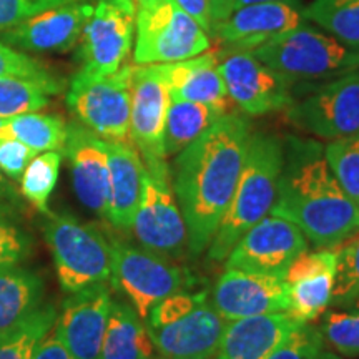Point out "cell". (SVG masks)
I'll use <instances>...</instances> for the list:
<instances>
[{
	"mask_svg": "<svg viewBox=\"0 0 359 359\" xmlns=\"http://www.w3.org/2000/svg\"><path fill=\"white\" fill-rule=\"evenodd\" d=\"M135 32L133 60L137 65L172 64L198 57L212 48L210 34L173 0L138 6Z\"/></svg>",
	"mask_w": 359,
	"mask_h": 359,
	"instance_id": "obj_8",
	"label": "cell"
},
{
	"mask_svg": "<svg viewBox=\"0 0 359 359\" xmlns=\"http://www.w3.org/2000/svg\"><path fill=\"white\" fill-rule=\"evenodd\" d=\"M135 29V0H97L80 37L82 70L97 77L115 74L132 52Z\"/></svg>",
	"mask_w": 359,
	"mask_h": 359,
	"instance_id": "obj_10",
	"label": "cell"
},
{
	"mask_svg": "<svg viewBox=\"0 0 359 359\" xmlns=\"http://www.w3.org/2000/svg\"><path fill=\"white\" fill-rule=\"evenodd\" d=\"M8 137L15 138L37 154L64 151L67 140V123L58 115H45L30 111L7 118Z\"/></svg>",
	"mask_w": 359,
	"mask_h": 359,
	"instance_id": "obj_27",
	"label": "cell"
},
{
	"mask_svg": "<svg viewBox=\"0 0 359 359\" xmlns=\"http://www.w3.org/2000/svg\"><path fill=\"white\" fill-rule=\"evenodd\" d=\"M353 306H354V308H356V309H359V298L356 299V302H354V304H353Z\"/></svg>",
	"mask_w": 359,
	"mask_h": 359,
	"instance_id": "obj_52",
	"label": "cell"
},
{
	"mask_svg": "<svg viewBox=\"0 0 359 359\" xmlns=\"http://www.w3.org/2000/svg\"><path fill=\"white\" fill-rule=\"evenodd\" d=\"M110 280L143 321L156 303L188 286L185 271L177 263L122 241H111Z\"/></svg>",
	"mask_w": 359,
	"mask_h": 359,
	"instance_id": "obj_9",
	"label": "cell"
},
{
	"mask_svg": "<svg viewBox=\"0 0 359 359\" xmlns=\"http://www.w3.org/2000/svg\"><path fill=\"white\" fill-rule=\"evenodd\" d=\"M302 12L339 42L359 48V0H313Z\"/></svg>",
	"mask_w": 359,
	"mask_h": 359,
	"instance_id": "obj_29",
	"label": "cell"
},
{
	"mask_svg": "<svg viewBox=\"0 0 359 359\" xmlns=\"http://www.w3.org/2000/svg\"><path fill=\"white\" fill-rule=\"evenodd\" d=\"M133 65L97 77L80 70L70 82L67 105L83 127L109 142L130 140Z\"/></svg>",
	"mask_w": 359,
	"mask_h": 359,
	"instance_id": "obj_7",
	"label": "cell"
},
{
	"mask_svg": "<svg viewBox=\"0 0 359 359\" xmlns=\"http://www.w3.org/2000/svg\"><path fill=\"white\" fill-rule=\"evenodd\" d=\"M32 359H74L64 341L58 338L55 326L48 331L47 334L40 339V343L35 346Z\"/></svg>",
	"mask_w": 359,
	"mask_h": 359,
	"instance_id": "obj_43",
	"label": "cell"
},
{
	"mask_svg": "<svg viewBox=\"0 0 359 359\" xmlns=\"http://www.w3.org/2000/svg\"><path fill=\"white\" fill-rule=\"evenodd\" d=\"M303 12L296 4L258 2L241 6L213 27V37L233 45L238 52H250L283 32L303 24Z\"/></svg>",
	"mask_w": 359,
	"mask_h": 359,
	"instance_id": "obj_20",
	"label": "cell"
},
{
	"mask_svg": "<svg viewBox=\"0 0 359 359\" xmlns=\"http://www.w3.org/2000/svg\"><path fill=\"white\" fill-rule=\"evenodd\" d=\"M285 165V148L273 135L251 133L226 213L208 245V258L224 262L251 226L263 219L275 203L278 182Z\"/></svg>",
	"mask_w": 359,
	"mask_h": 359,
	"instance_id": "obj_3",
	"label": "cell"
},
{
	"mask_svg": "<svg viewBox=\"0 0 359 359\" xmlns=\"http://www.w3.org/2000/svg\"><path fill=\"white\" fill-rule=\"evenodd\" d=\"M2 137H8L7 133V120L6 118H0V138Z\"/></svg>",
	"mask_w": 359,
	"mask_h": 359,
	"instance_id": "obj_49",
	"label": "cell"
},
{
	"mask_svg": "<svg viewBox=\"0 0 359 359\" xmlns=\"http://www.w3.org/2000/svg\"><path fill=\"white\" fill-rule=\"evenodd\" d=\"M306 250V236L296 224L275 215H266L233 246L224 259V268L285 276L293 259Z\"/></svg>",
	"mask_w": 359,
	"mask_h": 359,
	"instance_id": "obj_12",
	"label": "cell"
},
{
	"mask_svg": "<svg viewBox=\"0 0 359 359\" xmlns=\"http://www.w3.org/2000/svg\"><path fill=\"white\" fill-rule=\"evenodd\" d=\"M8 188H11V185H8L6 175H4L2 170H0V191H6V190H8Z\"/></svg>",
	"mask_w": 359,
	"mask_h": 359,
	"instance_id": "obj_48",
	"label": "cell"
},
{
	"mask_svg": "<svg viewBox=\"0 0 359 359\" xmlns=\"http://www.w3.org/2000/svg\"><path fill=\"white\" fill-rule=\"evenodd\" d=\"M107 150H109L110 167L109 219L107 222H110L118 230L130 231L135 213L140 205L145 163L133 143L107 140Z\"/></svg>",
	"mask_w": 359,
	"mask_h": 359,
	"instance_id": "obj_23",
	"label": "cell"
},
{
	"mask_svg": "<svg viewBox=\"0 0 359 359\" xmlns=\"http://www.w3.org/2000/svg\"><path fill=\"white\" fill-rule=\"evenodd\" d=\"M258 2H286V4H296L299 0H235V8L241 6H248V4H258Z\"/></svg>",
	"mask_w": 359,
	"mask_h": 359,
	"instance_id": "obj_46",
	"label": "cell"
},
{
	"mask_svg": "<svg viewBox=\"0 0 359 359\" xmlns=\"http://www.w3.org/2000/svg\"><path fill=\"white\" fill-rule=\"evenodd\" d=\"M60 90V80L0 77V118L42 110L48 105V97Z\"/></svg>",
	"mask_w": 359,
	"mask_h": 359,
	"instance_id": "obj_28",
	"label": "cell"
},
{
	"mask_svg": "<svg viewBox=\"0 0 359 359\" xmlns=\"http://www.w3.org/2000/svg\"><path fill=\"white\" fill-rule=\"evenodd\" d=\"M250 122L224 114L175 160L172 185L187 223L188 250L208 248L226 213L248 148Z\"/></svg>",
	"mask_w": 359,
	"mask_h": 359,
	"instance_id": "obj_1",
	"label": "cell"
},
{
	"mask_svg": "<svg viewBox=\"0 0 359 359\" xmlns=\"http://www.w3.org/2000/svg\"><path fill=\"white\" fill-rule=\"evenodd\" d=\"M62 151H43L30 160L20 178V191L40 213H48V198L55 190Z\"/></svg>",
	"mask_w": 359,
	"mask_h": 359,
	"instance_id": "obj_30",
	"label": "cell"
},
{
	"mask_svg": "<svg viewBox=\"0 0 359 359\" xmlns=\"http://www.w3.org/2000/svg\"><path fill=\"white\" fill-rule=\"evenodd\" d=\"M316 359H343V358H339L338 354H336V353L325 351V349H323V351L320 353V356H318Z\"/></svg>",
	"mask_w": 359,
	"mask_h": 359,
	"instance_id": "obj_47",
	"label": "cell"
},
{
	"mask_svg": "<svg viewBox=\"0 0 359 359\" xmlns=\"http://www.w3.org/2000/svg\"><path fill=\"white\" fill-rule=\"evenodd\" d=\"M325 348L320 327L303 323L273 349L266 359H316Z\"/></svg>",
	"mask_w": 359,
	"mask_h": 359,
	"instance_id": "obj_36",
	"label": "cell"
},
{
	"mask_svg": "<svg viewBox=\"0 0 359 359\" xmlns=\"http://www.w3.org/2000/svg\"><path fill=\"white\" fill-rule=\"evenodd\" d=\"M206 299L205 291L200 293H188V291H178L167 296L165 299H161L160 303H156L151 311L148 313L145 325L147 327H160L168 323L177 321L182 316H185L191 311L193 308H196L201 302Z\"/></svg>",
	"mask_w": 359,
	"mask_h": 359,
	"instance_id": "obj_37",
	"label": "cell"
},
{
	"mask_svg": "<svg viewBox=\"0 0 359 359\" xmlns=\"http://www.w3.org/2000/svg\"><path fill=\"white\" fill-rule=\"evenodd\" d=\"M43 235L67 293L110 280L111 243L93 224L79 222L72 215L48 212Z\"/></svg>",
	"mask_w": 359,
	"mask_h": 359,
	"instance_id": "obj_5",
	"label": "cell"
},
{
	"mask_svg": "<svg viewBox=\"0 0 359 359\" xmlns=\"http://www.w3.org/2000/svg\"><path fill=\"white\" fill-rule=\"evenodd\" d=\"M32 241L11 218L0 213V269L17 266L29 255Z\"/></svg>",
	"mask_w": 359,
	"mask_h": 359,
	"instance_id": "obj_39",
	"label": "cell"
},
{
	"mask_svg": "<svg viewBox=\"0 0 359 359\" xmlns=\"http://www.w3.org/2000/svg\"><path fill=\"white\" fill-rule=\"evenodd\" d=\"M318 327L325 344L336 353L348 358L359 356V309L327 311Z\"/></svg>",
	"mask_w": 359,
	"mask_h": 359,
	"instance_id": "obj_35",
	"label": "cell"
},
{
	"mask_svg": "<svg viewBox=\"0 0 359 359\" xmlns=\"http://www.w3.org/2000/svg\"><path fill=\"white\" fill-rule=\"evenodd\" d=\"M170 102L167 82L158 65L133 67L130 140L145 165L167 158L163 138Z\"/></svg>",
	"mask_w": 359,
	"mask_h": 359,
	"instance_id": "obj_14",
	"label": "cell"
},
{
	"mask_svg": "<svg viewBox=\"0 0 359 359\" xmlns=\"http://www.w3.org/2000/svg\"><path fill=\"white\" fill-rule=\"evenodd\" d=\"M290 120L304 132L325 140H339L359 133V70L330 80L293 103Z\"/></svg>",
	"mask_w": 359,
	"mask_h": 359,
	"instance_id": "obj_11",
	"label": "cell"
},
{
	"mask_svg": "<svg viewBox=\"0 0 359 359\" xmlns=\"http://www.w3.org/2000/svg\"><path fill=\"white\" fill-rule=\"evenodd\" d=\"M156 65L167 82L172 100L206 103L230 110L226 87L218 70L217 52Z\"/></svg>",
	"mask_w": 359,
	"mask_h": 359,
	"instance_id": "obj_22",
	"label": "cell"
},
{
	"mask_svg": "<svg viewBox=\"0 0 359 359\" xmlns=\"http://www.w3.org/2000/svg\"><path fill=\"white\" fill-rule=\"evenodd\" d=\"M158 359H215V356L213 358H161L158 356Z\"/></svg>",
	"mask_w": 359,
	"mask_h": 359,
	"instance_id": "obj_51",
	"label": "cell"
},
{
	"mask_svg": "<svg viewBox=\"0 0 359 359\" xmlns=\"http://www.w3.org/2000/svg\"><path fill=\"white\" fill-rule=\"evenodd\" d=\"M321 273H336V250L334 248H320L308 253L303 251L293 259L285 273V280L288 285L296 281L313 278Z\"/></svg>",
	"mask_w": 359,
	"mask_h": 359,
	"instance_id": "obj_38",
	"label": "cell"
},
{
	"mask_svg": "<svg viewBox=\"0 0 359 359\" xmlns=\"http://www.w3.org/2000/svg\"><path fill=\"white\" fill-rule=\"evenodd\" d=\"M79 200L88 210L109 219L110 167L107 140L79 123L67 125L64 147Z\"/></svg>",
	"mask_w": 359,
	"mask_h": 359,
	"instance_id": "obj_17",
	"label": "cell"
},
{
	"mask_svg": "<svg viewBox=\"0 0 359 359\" xmlns=\"http://www.w3.org/2000/svg\"><path fill=\"white\" fill-rule=\"evenodd\" d=\"M228 111L230 110L223 107L206 105V103L170 102L163 138L165 155L177 156Z\"/></svg>",
	"mask_w": 359,
	"mask_h": 359,
	"instance_id": "obj_26",
	"label": "cell"
},
{
	"mask_svg": "<svg viewBox=\"0 0 359 359\" xmlns=\"http://www.w3.org/2000/svg\"><path fill=\"white\" fill-rule=\"evenodd\" d=\"M57 318L58 313L53 304L35 309L24 325L7 338L0 339V359H32L35 346L55 326Z\"/></svg>",
	"mask_w": 359,
	"mask_h": 359,
	"instance_id": "obj_31",
	"label": "cell"
},
{
	"mask_svg": "<svg viewBox=\"0 0 359 359\" xmlns=\"http://www.w3.org/2000/svg\"><path fill=\"white\" fill-rule=\"evenodd\" d=\"M138 6H155V4L161 2V0H135Z\"/></svg>",
	"mask_w": 359,
	"mask_h": 359,
	"instance_id": "obj_50",
	"label": "cell"
},
{
	"mask_svg": "<svg viewBox=\"0 0 359 359\" xmlns=\"http://www.w3.org/2000/svg\"><path fill=\"white\" fill-rule=\"evenodd\" d=\"M62 304L55 331L74 359H100L102 343L111 308L110 288L105 283L70 293Z\"/></svg>",
	"mask_w": 359,
	"mask_h": 359,
	"instance_id": "obj_16",
	"label": "cell"
},
{
	"mask_svg": "<svg viewBox=\"0 0 359 359\" xmlns=\"http://www.w3.org/2000/svg\"><path fill=\"white\" fill-rule=\"evenodd\" d=\"M226 323L206 298L180 320L147 330L161 358H213Z\"/></svg>",
	"mask_w": 359,
	"mask_h": 359,
	"instance_id": "obj_19",
	"label": "cell"
},
{
	"mask_svg": "<svg viewBox=\"0 0 359 359\" xmlns=\"http://www.w3.org/2000/svg\"><path fill=\"white\" fill-rule=\"evenodd\" d=\"M212 304L226 321L290 311V285L285 276L226 269L215 286Z\"/></svg>",
	"mask_w": 359,
	"mask_h": 359,
	"instance_id": "obj_15",
	"label": "cell"
},
{
	"mask_svg": "<svg viewBox=\"0 0 359 359\" xmlns=\"http://www.w3.org/2000/svg\"><path fill=\"white\" fill-rule=\"evenodd\" d=\"M334 273H321L290 285V311L303 323L320 318L331 303Z\"/></svg>",
	"mask_w": 359,
	"mask_h": 359,
	"instance_id": "obj_33",
	"label": "cell"
},
{
	"mask_svg": "<svg viewBox=\"0 0 359 359\" xmlns=\"http://www.w3.org/2000/svg\"><path fill=\"white\" fill-rule=\"evenodd\" d=\"M334 250L336 273L330 304L348 308L359 298V231Z\"/></svg>",
	"mask_w": 359,
	"mask_h": 359,
	"instance_id": "obj_32",
	"label": "cell"
},
{
	"mask_svg": "<svg viewBox=\"0 0 359 359\" xmlns=\"http://www.w3.org/2000/svg\"><path fill=\"white\" fill-rule=\"evenodd\" d=\"M269 213L291 222L316 248H336L359 231V206L331 172L321 145L293 142Z\"/></svg>",
	"mask_w": 359,
	"mask_h": 359,
	"instance_id": "obj_2",
	"label": "cell"
},
{
	"mask_svg": "<svg viewBox=\"0 0 359 359\" xmlns=\"http://www.w3.org/2000/svg\"><path fill=\"white\" fill-rule=\"evenodd\" d=\"M228 97L246 115L259 116L293 105L294 80L259 62L251 52H236L218 65Z\"/></svg>",
	"mask_w": 359,
	"mask_h": 359,
	"instance_id": "obj_13",
	"label": "cell"
},
{
	"mask_svg": "<svg viewBox=\"0 0 359 359\" xmlns=\"http://www.w3.org/2000/svg\"><path fill=\"white\" fill-rule=\"evenodd\" d=\"M331 172L359 206V133L333 140L325 148Z\"/></svg>",
	"mask_w": 359,
	"mask_h": 359,
	"instance_id": "obj_34",
	"label": "cell"
},
{
	"mask_svg": "<svg viewBox=\"0 0 359 359\" xmlns=\"http://www.w3.org/2000/svg\"><path fill=\"white\" fill-rule=\"evenodd\" d=\"M43 283L39 275L19 266L0 269V339L24 325L42 306Z\"/></svg>",
	"mask_w": 359,
	"mask_h": 359,
	"instance_id": "obj_25",
	"label": "cell"
},
{
	"mask_svg": "<svg viewBox=\"0 0 359 359\" xmlns=\"http://www.w3.org/2000/svg\"><path fill=\"white\" fill-rule=\"evenodd\" d=\"M92 12V4H67L2 30L0 39L11 47L30 52H67L80 42Z\"/></svg>",
	"mask_w": 359,
	"mask_h": 359,
	"instance_id": "obj_18",
	"label": "cell"
},
{
	"mask_svg": "<svg viewBox=\"0 0 359 359\" xmlns=\"http://www.w3.org/2000/svg\"><path fill=\"white\" fill-rule=\"evenodd\" d=\"M132 231L143 250L170 262L177 263L190 253L187 223L173 191L172 170L165 160L145 165Z\"/></svg>",
	"mask_w": 359,
	"mask_h": 359,
	"instance_id": "obj_6",
	"label": "cell"
},
{
	"mask_svg": "<svg viewBox=\"0 0 359 359\" xmlns=\"http://www.w3.org/2000/svg\"><path fill=\"white\" fill-rule=\"evenodd\" d=\"M210 11H212L213 27L226 19L235 11V0H210Z\"/></svg>",
	"mask_w": 359,
	"mask_h": 359,
	"instance_id": "obj_45",
	"label": "cell"
},
{
	"mask_svg": "<svg viewBox=\"0 0 359 359\" xmlns=\"http://www.w3.org/2000/svg\"><path fill=\"white\" fill-rule=\"evenodd\" d=\"M85 0H0V32L50 8Z\"/></svg>",
	"mask_w": 359,
	"mask_h": 359,
	"instance_id": "obj_40",
	"label": "cell"
},
{
	"mask_svg": "<svg viewBox=\"0 0 359 359\" xmlns=\"http://www.w3.org/2000/svg\"><path fill=\"white\" fill-rule=\"evenodd\" d=\"M0 77H24L35 80H57L42 64L13 50L0 40Z\"/></svg>",
	"mask_w": 359,
	"mask_h": 359,
	"instance_id": "obj_41",
	"label": "cell"
},
{
	"mask_svg": "<svg viewBox=\"0 0 359 359\" xmlns=\"http://www.w3.org/2000/svg\"><path fill=\"white\" fill-rule=\"evenodd\" d=\"M250 52L293 80H333L359 70V48L303 24Z\"/></svg>",
	"mask_w": 359,
	"mask_h": 359,
	"instance_id": "obj_4",
	"label": "cell"
},
{
	"mask_svg": "<svg viewBox=\"0 0 359 359\" xmlns=\"http://www.w3.org/2000/svg\"><path fill=\"white\" fill-rule=\"evenodd\" d=\"M291 311L228 321L215 359H266L291 331L302 326Z\"/></svg>",
	"mask_w": 359,
	"mask_h": 359,
	"instance_id": "obj_21",
	"label": "cell"
},
{
	"mask_svg": "<svg viewBox=\"0 0 359 359\" xmlns=\"http://www.w3.org/2000/svg\"><path fill=\"white\" fill-rule=\"evenodd\" d=\"M39 154L12 137L0 138V170L11 180H20L27 165Z\"/></svg>",
	"mask_w": 359,
	"mask_h": 359,
	"instance_id": "obj_42",
	"label": "cell"
},
{
	"mask_svg": "<svg viewBox=\"0 0 359 359\" xmlns=\"http://www.w3.org/2000/svg\"><path fill=\"white\" fill-rule=\"evenodd\" d=\"M145 321L132 304L111 302L100 359H158Z\"/></svg>",
	"mask_w": 359,
	"mask_h": 359,
	"instance_id": "obj_24",
	"label": "cell"
},
{
	"mask_svg": "<svg viewBox=\"0 0 359 359\" xmlns=\"http://www.w3.org/2000/svg\"><path fill=\"white\" fill-rule=\"evenodd\" d=\"M183 12L188 13L193 20L198 24L205 32L213 35L212 11H210V0H173Z\"/></svg>",
	"mask_w": 359,
	"mask_h": 359,
	"instance_id": "obj_44",
	"label": "cell"
}]
</instances>
